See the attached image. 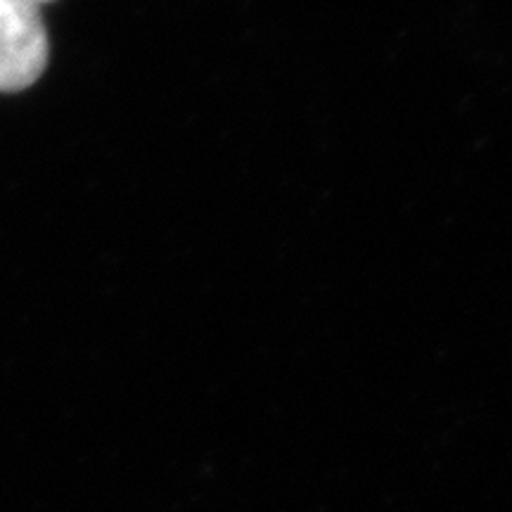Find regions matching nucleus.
<instances>
[{
	"mask_svg": "<svg viewBox=\"0 0 512 512\" xmlns=\"http://www.w3.org/2000/svg\"><path fill=\"white\" fill-rule=\"evenodd\" d=\"M36 3H41V0H36Z\"/></svg>",
	"mask_w": 512,
	"mask_h": 512,
	"instance_id": "f03ea898",
	"label": "nucleus"
},
{
	"mask_svg": "<svg viewBox=\"0 0 512 512\" xmlns=\"http://www.w3.org/2000/svg\"><path fill=\"white\" fill-rule=\"evenodd\" d=\"M46 64L48 34L36 0H0V91H24Z\"/></svg>",
	"mask_w": 512,
	"mask_h": 512,
	"instance_id": "f257e3e1",
	"label": "nucleus"
}]
</instances>
